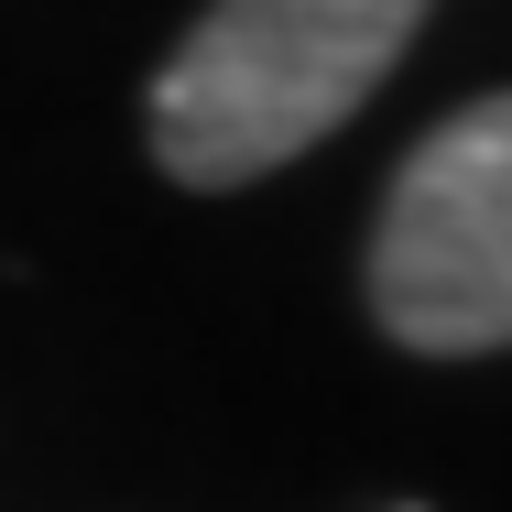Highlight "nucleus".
<instances>
[{
  "mask_svg": "<svg viewBox=\"0 0 512 512\" xmlns=\"http://www.w3.org/2000/svg\"><path fill=\"white\" fill-rule=\"evenodd\" d=\"M436 0H218L153 77V153L175 186H251L316 153L404 66Z\"/></svg>",
  "mask_w": 512,
  "mask_h": 512,
  "instance_id": "nucleus-1",
  "label": "nucleus"
},
{
  "mask_svg": "<svg viewBox=\"0 0 512 512\" xmlns=\"http://www.w3.org/2000/svg\"><path fill=\"white\" fill-rule=\"evenodd\" d=\"M371 316L436 360L512 349V88L404 153L371 229Z\"/></svg>",
  "mask_w": 512,
  "mask_h": 512,
  "instance_id": "nucleus-2",
  "label": "nucleus"
}]
</instances>
